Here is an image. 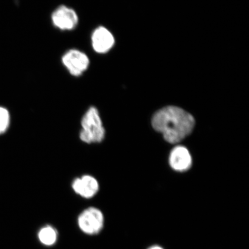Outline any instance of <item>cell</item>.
Segmentation results:
<instances>
[{"label":"cell","instance_id":"obj_1","mask_svg":"<svg viewBox=\"0 0 249 249\" xmlns=\"http://www.w3.org/2000/svg\"><path fill=\"white\" fill-rule=\"evenodd\" d=\"M152 124L157 131L163 134L167 142L175 144L191 133L195 121L192 115L183 109L168 107L154 114Z\"/></svg>","mask_w":249,"mask_h":249},{"label":"cell","instance_id":"obj_6","mask_svg":"<svg viewBox=\"0 0 249 249\" xmlns=\"http://www.w3.org/2000/svg\"><path fill=\"white\" fill-rule=\"evenodd\" d=\"M71 187L75 194L87 199L94 197L99 190L98 180L89 175L83 176L74 179Z\"/></svg>","mask_w":249,"mask_h":249},{"label":"cell","instance_id":"obj_2","mask_svg":"<svg viewBox=\"0 0 249 249\" xmlns=\"http://www.w3.org/2000/svg\"><path fill=\"white\" fill-rule=\"evenodd\" d=\"M82 129L80 132V139L84 142H101L105 138L106 130L103 125L100 114L95 107H90L84 114L81 120Z\"/></svg>","mask_w":249,"mask_h":249},{"label":"cell","instance_id":"obj_8","mask_svg":"<svg viewBox=\"0 0 249 249\" xmlns=\"http://www.w3.org/2000/svg\"><path fill=\"white\" fill-rule=\"evenodd\" d=\"M169 162L174 170L185 171L188 170L192 166V157L189 151L182 146H178L171 151Z\"/></svg>","mask_w":249,"mask_h":249},{"label":"cell","instance_id":"obj_7","mask_svg":"<svg viewBox=\"0 0 249 249\" xmlns=\"http://www.w3.org/2000/svg\"><path fill=\"white\" fill-rule=\"evenodd\" d=\"M93 49L98 53H106L113 48L115 40L112 34L104 27L97 28L92 34Z\"/></svg>","mask_w":249,"mask_h":249},{"label":"cell","instance_id":"obj_9","mask_svg":"<svg viewBox=\"0 0 249 249\" xmlns=\"http://www.w3.org/2000/svg\"><path fill=\"white\" fill-rule=\"evenodd\" d=\"M38 237L42 244L46 247H51L57 241L58 232L54 227L47 225L40 229Z\"/></svg>","mask_w":249,"mask_h":249},{"label":"cell","instance_id":"obj_11","mask_svg":"<svg viewBox=\"0 0 249 249\" xmlns=\"http://www.w3.org/2000/svg\"><path fill=\"white\" fill-rule=\"evenodd\" d=\"M148 249H163L161 248L160 247H159V246H153V247H152L150 248H149Z\"/></svg>","mask_w":249,"mask_h":249},{"label":"cell","instance_id":"obj_5","mask_svg":"<svg viewBox=\"0 0 249 249\" xmlns=\"http://www.w3.org/2000/svg\"><path fill=\"white\" fill-rule=\"evenodd\" d=\"M52 18L54 26L62 30L73 29L79 20L75 11L64 5L56 9Z\"/></svg>","mask_w":249,"mask_h":249},{"label":"cell","instance_id":"obj_10","mask_svg":"<svg viewBox=\"0 0 249 249\" xmlns=\"http://www.w3.org/2000/svg\"><path fill=\"white\" fill-rule=\"evenodd\" d=\"M10 116L7 109L0 107V134L4 133L8 128Z\"/></svg>","mask_w":249,"mask_h":249},{"label":"cell","instance_id":"obj_4","mask_svg":"<svg viewBox=\"0 0 249 249\" xmlns=\"http://www.w3.org/2000/svg\"><path fill=\"white\" fill-rule=\"evenodd\" d=\"M62 61L70 73L74 76L81 75L87 70L89 64L87 55L77 50H71L67 52Z\"/></svg>","mask_w":249,"mask_h":249},{"label":"cell","instance_id":"obj_3","mask_svg":"<svg viewBox=\"0 0 249 249\" xmlns=\"http://www.w3.org/2000/svg\"><path fill=\"white\" fill-rule=\"evenodd\" d=\"M105 217L102 212L96 207H89L82 212L77 218L80 230L87 235L100 233L104 227Z\"/></svg>","mask_w":249,"mask_h":249}]
</instances>
